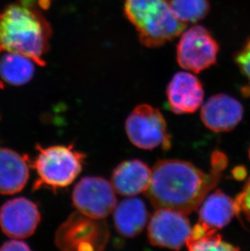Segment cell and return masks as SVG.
Instances as JSON below:
<instances>
[{"instance_id":"18","label":"cell","mask_w":250,"mask_h":251,"mask_svg":"<svg viewBox=\"0 0 250 251\" xmlns=\"http://www.w3.org/2000/svg\"><path fill=\"white\" fill-rule=\"evenodd\" d=\"M218 229L199 222L191 229L187 240L186 246L189 251H238L239 248L225 242Z\"/></svg>"},{"instance_id":"15","label":"cell","mask_w":250,"mask_h":251,"mask_svg":"<svg viewBox=\"0 0 250 251\" xmlns=\"http://www.w3.org/2000/svg\"><path fill=\"white\" fill-rule=\"evenodd\" d=\"M148 218L146 204L139 199H125L114 209L116 231L127 238H132L142 232Z\"/></svg>"},{"instance_id":"21","label":"cell","mask_w":250,"mask_h":251,"mask_svg":"<svg viewBox=\"0 0 250 251\" xmlns=\"http://www.w3.org/2000/svg\"><path fill=\"white\" fill-rule=\"evenodd\" d=\"M234 205L236 215L243 216L250 222V178L246 183L242 191L234 200Z\"/></svg>"},{"instance_id":"23","label":"cell","mask_w":250,"mask_h":251,"mask_svg":"<svg viewBox=\"0 0 250 251\" xmlns=\"http://www.w3.org/2000/svg\"><path fill=\"white\" fill-rule=\"evenodd\" d=\"M30 248L25 242L18 241V240H12L9 242H5L2 247H0V251H29Z\"/></svg>"},{"instance_id":"9","label":"cell","mask_w":250,"mask_h":251,"mask_svg":"<svg viewBox=\"0 0 250 251\" xmlns=\"http://www.w3.org/2000/svg\"><path fill=\"white\" fill-rule=\"evenodd\" d=\"M191 229L185 214L172 209H156L148 226V239L155 247L179 250L186 244Z\"/></svg>"},{"instance_id":"19","label":"cell","mask_w":250,"mask_h":251,"mask_svg":"<svg viewBox=\"0 0 250 251\" xmlns=\"http://www.w3.org/2000/svg\"><path fill=\"white\" fill-rule=\"evenodd\" d=\"M169 2L177 19L184 24L199 22L210 11L209 0H170Z\"/></svg>"},{"instance_id":"12","label":"cell","mask_w":250,"mask_h":251,"mask_svg":"<svg viewBox=\"0 0 250 251\" xmlns=\"http://www.w3.org/2000/svg\"><path fill=\"white\" fill-rule=\"evenodd\" d=\"M167 96L171 110L174 113H194L203 102L202 84L194 74L179 72L168 84Z\"/></svg>"},{"instance_id":"3","label":"cell","mask_w":250,"mask_h":251,"mask_svg":"<svg viewBox=\"0 0 250 251\" xmlns=\"http://www.w3.org/2000/svg\"><path fill=\"white\" fill-rule=\"evenodd\" d=\"M125 12L138 32L142 44L157 48L184 32L186 24L177 19L168 0H126Z\"/></svg>"},{"instance_id":"11","label":"cell","mask_w":250,"mask_h":251,"mask_svg":"<svg viewBox=\"0 0 250 251\" xmlns=\"http://www.w3.org/2000/svg\"><path fill=\"white\" fill-rule=\"evenodd\" d=\"M241 102L226 95H214L203 105L200 118L205 127L214 132H228L243 118Z\"/></svg>"},{"instance_id":"1","label":"cell","mask_w":250,"mask_h":251,"mask_svg":"<svg viewBox=\"0 0 250 251\" xmlns=\"http://www.w3.org/2000/svg\"><path fill=\"white\" fill-rule=\"evenodd\" d=\"M217 171L205 173L189 162L162 159L152 169L147 197L155 209L191 214L220 182Z\"/></svg>"},{"instance_id":"25","label":"cell","mask_w":250,"mask_h":251,"mask_svg":"<svg viewBox=\"0 0 250 251\" xmlns=\"http://www.w3.org/2000/svg\"></svg>"},{"instance_id":"16","label":"cell","mask_w":250,"mask_h":251,"mask_svg":"<svg viewBox=\"0 0 250 251\" xmlns=\"http://www.w3.org/2000/svg\"><path fill=\"white\" fill-rule=\"evenodd\" d=\"M236 215L234 201L221 190L207 197L199 211L200 222L215 229L225 227Z\"/></svg>"},{"instance_id":"17","label":"cell","mask_w":250,"mask_h":251,"mask_svg":"<svg viewBox=\"0 0 250 251\" xmlns=\"http://www.w3.org/2000/svg\"><path fill=\"white\" fill-rule=\"evenodd\" d=\"M34 62L19 53L6 52L0 59V76L7 83L22 85L30 81Z\"/></svg>"},{"instance_id":"24","label":"cell","mask_w":250,"mask_h":251,"mask_svg":"<svg viewBox=\"0 0 250 251\" xmlns=\"http://www.w3.org/2000/svg\"><path fill=\"white\" fill-rule=\"evenodd\" d=\"M232 175L234 178L238 179V180H242L246 176V171L243 167H237L232 171Z\"/></svg>"},{"instance_id":"10","label":"cell","mask_w":250,"mask_h":251,"mask_svg":"<svg viewBox=\"0 0 250 251\" xmlns=\"http://www.w3.org/2000/svg\"><path fill=\"white\" fill-rule=\"evenodd\" d=\"M40 220L38 206L25 198L7 201L0 209V227L12 238L29 237L35 232Z\"/></svg>"},{"instance_id":"14","label":"cell","mask_w":250,"mask_h":251,"mask_svg":"<svg viewBox=\"0 0 250 251\" xmlns=\"http://www.w3.org/2000/svg\"><path fill=\"white\" fill-rule=\"evenodd\" d=\"M29 176L28 157L0 147V194L14 195L24 189Z\"/></svg>"},{"instance_id":"22","label":"cell","mask_w":250,"mask_h":251,"mask_svg":"<svg viewBox=\"0 0 250 251\" xmlns=\"http://www.w3.org/2000/svg\"><path fill=\"white\" fill-rule=\"evenodd\" d=\"M211 165L213 170L221 173L227 165V159L225 154H223L222 152H214L211 156Z\"/></svg>"},{"instance_id":"6","label":"cell","mask_w":250,"mask_h":251,"mask_svg":"<svg viewBox=\"0 0 250 251\" xmlns=\"http://www.w3.org/2000/svg\"><path fill=\"white\" fill-rule=\"evenodd\" d=\"M125 129L131 142L138 148H170V135L165 119L159 110L150 105L142 104L135 107L126 120Z\"/></svg>"},{"instance_id":"2","label":"cell","mask_w":250,"mask_h":251,"mask_svg":"<svg viewBox=\"0 0 250 251\" xmlns=\"http://www.w3.org/2000/svg\"><path fill=\"white\" fill-rule=\"evenodd\" d=\"M51 32L36 0H20L0 13V53H19L44 66Z\"/></svg>"},{"instance_id":"8","label":"cell","mask_w":250,"mask_h":251,"mask_svg":"<svg viewBox=\"0 0 250 251\" xmlns=\"http://www.w3.org/2000/svg\"><path fill=\"white\" fill-rule=\"evenodd\" d=\"M115 192L111 183L104 178L86 176L75 185L73 192V203L83 215L103 220L116 207Z\"/></svg>"},{"instance_id":"4","label":"cell","mask_w":250,"mask_h":251,"mask_svg":"<svg viewBox=\"0 0 250 251\" xmlns=\"http://www.w3.org/2000/svg\"><path fill=\"white\" fill-rule=\"evenodd\" d=\"M38 156L33 168L38 173V180L33 185L34 190L43 186L56 190L71 185L82 170L85 154L69 146H38Z\"/></svg>"},{"instance_id":"7","label":"cell","mask_w":250,"mask_h":251,"mask_svg":"<svg viewBox=\"0 0 250 251\" xmlns=\"http://www.w3.org/2000/svg\"><path fill=\"white\" fill-rule=\"evenodd\" d=\"M220 47L211 33L200 25H194L182 33L176 48L179 66L199 74L217 60Z\"/></svg>"},{"instance_id":"5","label":"cell","mask_w":250,"mask_h":251,"mask_svg":"<svg viewBox=\"0 0 250 251\" xmlns=\"http://www.w3.org/2000/svg\"><path fill=\"white\" fill-rule=\"evenodd\" d=\"M109 240V229L102 220L74 212L55 233V245L63 251H101Z\"/></svg>"},{"instance_id":"20","label":"cell","mask_w":250,"mask_h":251,"mask_svg":"<svg viewBox=\"0 0 250 251\" xmlns=\"http://www.w3.org/2000/svg\"><path fill=\"white\" fill-rule=\"evenodd\" d=\"M236 62L241 73L248 81V85L244 88L242 91L245 95H250V38L242 49L236 54Z\"/></svg>"},{"instance_id":"13","label":"cell","mask_w":250,"mask_h":251,"mask_svg":"<svg viewBox=\"0 0 250 251\" xmlns=\"http://www.w3.org/2000/svg\"><path fill=\"white\" fill-rule=\"evenodd\" d=\"M152 170L139 159L121 163L111 176V185L119 195L135 196L149 188Z\"/></svg>"}]
</instances>
